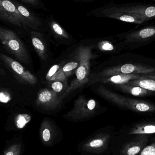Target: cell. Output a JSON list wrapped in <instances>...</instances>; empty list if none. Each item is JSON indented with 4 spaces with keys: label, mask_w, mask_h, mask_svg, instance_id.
<instances>
[{
    "label": "cell",
    "mask_w": 155,
    "mask_h": 155,
    "mask_svg": "<svg viewBox=\"0 0 155 155\" xmlns=\"http://www.w3.org/2000/svg\"><path fill=\"white\" fill-rule=\"evenodd\" d=\"M87 15L99 18L116 19L123 22L138 25L143 24L153 20L138 14L126 12L120 5L116 4L113 2L93 10L88 13Z\"/></svg>",
    "instance_id": "6da1fadb"
},
{
    "label": "cell",
    "mask_w": 155,
    "mask_h": 155,
    "mask_svg": "<svg viewBox=\"0 0 155 155\" xmlns=\"http://www.w3.org/2000/svg\"><path fill=\"white\" fill-rule=\"evenodd\" d=\"M0 18L18 26L27 25L31 27L11 0H0Z\"/></svg>",
    "instance_id": "7a4b0ae2"
},
{
    "label": "cell",
    "mask_w": 155,
    "mask_h": 155,
    "mask_svg": "<svg viewBox=\"0 0 155 155\" xmlns=\"http://www.w3.org/2000/svg\"><path fill=\"white\" fill-rule=\"evenodd\" d=\"M155 73V68L147 67L131 64H126L120 67H114L108 71V75L116 74H146Z\"/></svg>",
    "instance_id": "3957f363"
},
{
    "label": "cell",
    "mask_w": 155,
    "mask_h": 155,
    "mask_svg": "<svg viewBox=\"0 0 155 155\" xmlns=\"http://www.w3.org/2000/svg\"><path fill=\"white\" fill-rule=\"evenodd\" d=\"M123 9L132 13L138 14L147 18L155 19V5L133 2L120 4Z\"/></svg>",
    "instance_id": "277c9868"
},
{
    "label": "cell",
    "mask_w": 155,
    "mask_h": 155,
    "mask_svg": "<svg viewBox=\"0 0 155 155\" xmlns=\"http://www.w3.org/2000/svg\"><path fill=\"white\" fill-rule=\"evenodd\" d=\"M125 38L127 41H141L152 39L155 37V22L143 28L133 30L132 31L126 33Z\"/></svg>",
    "instance_id": "5b68a950"
},
{
    "label": "cell",
    "mask_w": 155,
    "mask_h": 155,
    "mask_svg": "<svg viewBox=\"0 0 155 155\" xmlns=\"http://www.w3.org/2000/svg\"><path fill=\"white\" fill-rule=\"evenodd\" d=\"M148 142V138L146 136H141L133 141L126 144L120 151L122 155H136L144 148Z\"/></svg>",
    "instance_id": "8992f818"
},
{
    "label": "cell",
    "mask_w": 155,
    "mask_h": 155,
    "mask_svg": "<svg viewBox=\"0 0 155 155\" xmlns=\"http://www.w3.org/2000/svg\"><path fill=\"white\" fill-rule=\"evenodd\" d=\"M11 1L15 5L21 14L30 24L31 27L33 28H36L38 25H40L41 24L40 19L33 13L32 11L29 10L27 7L21 4L17 1L15 0H11Z\"/></svg>",
    "instance_id": "52a82bcc"
},
{
    "label": "cell",
    "mask_w": 155,
    "mask_h": 155,
    "mask_svg": "<svg viewBox=\"0 0 155 155\" xmlns=\"http://www.w3.org/2000/svg\"><path fill=\"white\" fill-rule=\"evenodd\" d=\"M109 138V135L98 136L88 142L86 146L89 150H92L93 152H103L107 147Z\"/></svg>",
    "instance_id": "ba28073f"
},
{
    "label": "cell",
    "mask_w": 155,
    "mask_h": 155,
    "mask_svg": "<svg viewBox=\"0 0 155 155\" xmlns=\"http://www.w3.org/2000/svg\"><path fill=\"white\" fill-rule=\"evenodd\" d=\"M127 84L155 92V75H144L138 79L132 80Z\"/></svg>",
    "instance_id": "9c48e42d"
},
{
    "label": "cell",
    "mask_w": 155,
    "mask_h": 155,
    "mask_svg": "<svg viewBox=\"0 0 155 155\" xmlns=\"http://www.w3.org/2000/svg\"><path fill=\"white\" fill-rule=\"evenodd\" d=\"M143 76V75L140 74H120L112 75V76L108 78L107 82H111L116 84L122 85L127 84L132 80L138 79Z\"/></svg>",
    "instance_id": "30bf717a"
},
{
    "label": "cell",
    "mask_w": 155,
    "mask_h": 155,
    "mask_svg": "<svg viewBox=\"0 0 155 155\" xmlns=\"http://www.w3.org/2000/svg\"><path fill=\"white\" fill-rule=\"evenodd\" d=\"M118 87L122 91L129 93L135 96H144L150 93L149 90L137 86L133 85L128 84L119 85Z\"/></svg>",
    "instance_id": "8fae6325"
},
{
    "label": "cell",
    "mask_w": 155,
    "mask_h": 155,
    "mask_svg": "<svg viewBox=\"0 0 155 155\" xmlns=\"http://www.w3.org/2000/svg\"><path fill=\"white\" fill-rule=\"evenodd\" d=\"M155 134V124L138 125L129 132V135H144Z\"/></svg>",
    "instance_id": "7c38bea8"
},
{
    "label": "cell",
    "mask_w": 155,
    "mask_h": 155,
    "mask_svg": "<svg viewBox=\"0 0 155 155\" xmlns=\"http://www.w3.org/2000/svg\"><path fill=\"white\" fill-rule=\"evenodd\" d=\"M11 67L16 73L22 75L23 77L25 78L28 80H33L34 79V77L31 74L25 72L23 66L17 62L15 61L12 62L11 63Z\"/></svg>",
    "instance_id": "4fadbf2b"
},
{
    "label": "cell",
    "mask_w": 155,
    "mask_h": 155,
    "mask_svg": "<svg viewBox=\"0 0 155 155\" xmlns=\"http://www.w3.org/2000/svg\"><path fill=\"white\" fill-rule=\"evenodd\" d=\"M31 117L27 114H22L17 117L16 119V126L20 129L23 128L25 125L31 121Z\"/></svg>",
    "instance_id": "5bb4252c"
},
{
    "label": "cell",
    "mask_w": 155,
    "mask_h": 155,
    "mask_svg": "<svg viewBox=\"0 0 155 155\" xmlns=\"http://www.w3.org/2000/svg\"><path fill=\"white\" fill-rule=\"evenodd\" d=\"M21 150V145L15 144L10 147L5 155H20Z\"/></svg>",
    "instance_id": "9a60e30c"
},
{
    "label": "cell",
    "mask_w": 155,
    "mask_h": 155,
    "mask_svg": "<svg viewBox=\"0 0 155 155\" xmlns=\"http://www.w3.org/2000/svg\"><path fill=\"white\" fill-rule=\"evenodd\" d=\"M139 155H155V141L144 147Z\"/></svg>",
    "instance_id": "2e32d148"
},
{
    "label": "cell",
    "mask_w": 155,
    "mask_h": 155,
    "mask_svg": "<svg viewBox=\"0 0 155 155\" xmlns=\"http://www.w3.org/2000/svg\"><path fill=\"white\" fill-rule=\"evenodd\" d=\"M25 3L30 5L35 8L44 9L43 4L41 0H20Z\"/></svg>",
    "instance_id": "e0dca14e"
},
{
    "label": "cell",
    "mask_w": 155,
    "mask_h": 155,
    "mask_svg": "<svg viewBox=\"0 0 155 155\" xmlns=\"http://www.w3.org/2000/svg\"><path fill=\"white\" fill-rule=\"evenodd\" d=\"M52 94L49 91L42 92L39 96V99L42 102H46L49 101L52 98Z\"/></svg>",
    "instance_id": "ac0fdd59"
},
{
    "label": "cell",
    "mask_w": 155,
    "mask_h": 155,
    "mask_svg": "<svg viewBox=\"0 0 155 155\" xmlns=\"http://www.w3.org/2000/svg\"><path fill=\"white\" fill-rule=\"evenodd\" d=\"M32 42L34 47L40 51H44V45L41 41V40L36 37H33L32 39Z\"/></svg>",
    "instance_id": "d6986e66"
},
{
    "label": "cell",
    "mask_w": 155,
    "mask_h": 155,
    "mask_svg": "<svg viewBox=\"0 0 155 155\" xmlns=\"http://www.w3.org/2000/svg\"><path fill=\"white\" fill-rule=\"evenodd\" d=\"M86 74V70L83 66L79 67L76 71V77L77 79L81 80L85 78Z\"/></svg>",
    "instance_id": "ffe728a7"
},
{
    "label": "cell",
    "mask_w": 155,
    "mask_h": 155,
    "mask_svg": "<svg viewBox=\"0 0 155 155\" xmlns=\"http://www.w3.org/2000/svg\"><path fill=\"white\" fill-rule=\"evenodd\" d=\"M78 64L76 62H70L65 65L63 68V71L64 72L69 71H72L77 67Z\"/></svg>",
    "instance_id": "44dd1931"
},
{
    "label": "cell",
    "mask_w": 155,
    "mask_h": 155,
    "mask_svg": "<svg viewBox=\"0 0 155 155\" xmlns=\"http://www.w3.org/2000/svg\"><path fill=\"white\" fill-rule=\"evenodd\" d=\"M51 132L48 129H45L42 132V139L45 142H48L51 139Z\"/></svg>",
    "instance_id": "7402d4cb"
},
{
    "label": "cell",
    "mask_w": 155,
    "mask_h": 155,
    "mask_svg": "<svg viewBox=\"0 0 155 155\" xmlns=\"http://www.w3.org/2000/svg\"><path fill=\"white\" fill-rule=\"evenodd\" d=\"M52 88L56 92H60L63 88V84L59 82H56L53 83Z\"/></svg>",
    "instance_id": "603a6c76"
},
{
    "label": "cell",
    "mask_w": 155,
    "mask_h": 155,
    "mask_svg": "<svg viewBox=\"0 0 155 155\" xmlns=\"http://www.w3.org/2000/svg\"><path fill=\"white\" fill-rule=\"evenodd\" d=\"M102 49L105 51H112L114 49V46L109 41H104L102 45Z\"/></svg>",
    "instance_id": "cb8c5ba5"
},
{
    "label": "cell",
    "mask_w": 155,
    "mask_h": 155,
    "mask_svg": "<svg viewBox=\"0 0 155 155\" xmlns=\"http://www.w3.org/2000/svg\"><path fill=\"white\" fill-rule=\"evenodd\" d=\"M10 100L9 96L1 92L0 93V100L2 103H7Z\"/></svg>",
    "instance_id": "d4e9b609"
},
{
    "label": "cell",
    "mask_w": 155,
    "mask_h": 155,
    "mask_svg": "<svg viewBox=\"0 0 155 155\" xmlns=\"http://www.w3.org/2000/svg\"><path fill=\"white\" fill-rule=\"evenodd\" d=\"M59 68V66L58 65H54L53 67H52L51 68V69H50V71H49V72L48 73V75L50 77H51V76L53 75L54 74H55V73L56 72V71L58 70V68Z\"/></svg>",
    "instance_id": "484cf974"
},
{
    "label": "cell",
    "mask_w": 155,
    "mask_h": 155,
    "mask_svg": "<svg viewBox=\"0 0 155 155\" xmlns=\"http://www.w3.org/2000/svg\"><path fill=\"white\" fill-rule=\"evenodd\" d=\"M95 101L93 99L89 100V102H88V104H87V107H88V109L90 110H93L95 107Z\"/></svg>",
    "instance_id": "4316f807"
},
{
    "label": "cell",
    "mask_w": 155,
    "mask_h": 155,
    "mask_svg": "<svg viewBox=\"0 0 155 155\" xmlns=\"http://www.w3.org/2000/svg\"><path fill=\"white\" fill-rule=\"evenodd\" d=\"M86 1H89V2H92V1H95V0H86Z\"/></svg>",
    "instance_id": "83f0119b"
},
{
    "label": "cell",
    "mask_w": 155,
    "mask_h": 155,
    "mask_svg": "<svg viewBox=\"0 0 155 155\" xmlns=\"http://www.w3.org/2000/svg\"><path fill=\"white\" fill-rule=\"evenodd\" d=\"M150 1H153V2H155V0H150Z\"/></svg>",
    "instance_id": "f1b7e54d"
}]
</instances>
